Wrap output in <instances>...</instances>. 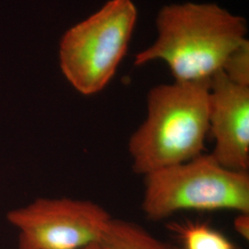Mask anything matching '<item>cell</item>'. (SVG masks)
<instances>
[{
	"instance_id": "obj_2",
	"label": "cell",
	"mask_w": 249,
	"mask_h": 249,
	"mask_svg": "<svg viewBox=\"0 0 249 249\" xmlns=\"http://www.w3.org/2000/svg\"><path fill=\"white\" fill-rule=\"evenodd\" d=\"M210 81L158 85L147 97V115L128 141L136 174L147 176L202 154L209 134Z\"/></svg>"
},
{
	"instance_id": "obj_3",
	"label": "cell",
	"mask_w": 249,
	"mask_h": 249,
	"mask_svg": "<svg viewBox=\"0 0 249 249\" xmlns=\"http://www.w3.org/2000/svg\"><path fill=\"white\" fill-rule=\"evenodd\" d=\"M144 178L142 209L152 221L186 211L249 213V172L228 169L211 153L156 170Z\"/></svg>"
},
{
	"instance_id": "obj_7",
	"label": "cell",
	"mask_w": 249,
	"mask_h": 249,
	"mask_svg": "<svg viewBox=\"0 0 249 249\" xmlns=\"http://www.w3.org/2000/svg\"><path fill=\"white\" fill-rule=\"evenodd\" d=\"M99 243L104 249H179L156 238L137 223L113 217L106 224Z\"/></svg>"
},
{
	"instance_id": "obj_11",
	"label": "cell",
	"mask_w": 249,
	"mask_h": 249,
	"mask_svg": "<svg viewBox=\"0 0 249 249\" xmlns=\"http://www.w3.org/2000/svg\"><path fill=\"white\" fill-rule=\"evenodd\" d=\"M80 249H104V248L102 247V245L99 242H96V243L90 244L89 246H86V247Z\"/></svg>"
},
{
	"instance_id": "obj_10",
	"label": "cell",
	"mask_w": 249,
	"mask_h": 249,
	"mask_svg": "<svg viewBox=\"0 0 249 249\" xmlns=\"http://www.w3.org/2000/svg\"><path fill=\"white\" fill-rule=\"evenodd\" d=\"M234 229L244 239L249 238V213H238L233 222Z\"/></svg>"
},
{
	"instance_id": "obj_8",
	"label": "cell",
	"mask_w": 249,
	"mask_h": 249,
	"mask_svg": "<svg viewBox=\"0 0 249 249\" xmlns=\"http://www.w3.org/2000/svg\"><path fill=\"white\" fill-rule=\"evenodd\" d=\"M170 228L178 234L185 249H235L222 232L205 223H175Z\"/></svg>"
},
{
	"instance_id": "obj_1",
	"label": "cell",
	"mask_w": 249,
	"mask_h": 249,
	"mask_svg": "<svg viewBox=\"0 0 249 249\" xmlns=\"http://www.w3.org/2000/svg\"><path fill=\"white\" fill-rule=\"evenodd\" d=\"M158 38L135 65L166 63L176 81H210L248 39L246 21L215 4L165 6L157 17Z\"/></svg>"
},
{
	"instance_id": "obj_9",
	"label": "cell",
	"mask_w": 249,
	"mask_h": 249,
	"mask_svg": "<svg viewBox=\"0 0 249 249\" xmlns=\"http://www.w3.org/2000/svg\"><path fill=\"white\" fill-rule=\"evenodd\" d=\"M223 74L234 83L249 86V43L247 40L224 64Z\"/></svg>"
},
{
	"instance_id": "obj_4",
	"label": "cell",
	"mask_w": 249,
	"mask_h": 249,
	"mask_svg": "<svg viewBox=\"0 0 249 249\" xmlns=\"http://www.w3.org/2000/svg\"><path fill=\"white\" fill-rule=\"evenodd\" d=\"M137 17L131 0H110L64 36L61 70L80 93L95 94L113 79L127 50Z\"/></svg>"
},
{
	"instance_id": "obj_5",
	"label": "cell",
	"mask_w": 249,
	"mask_h": 249,
	"mask_svg": "<svg viewBox=\"0 0 249 249\" xmlns=\"http://www.w3.org/2000/svg\"><path fill=\"white\" fill-rule=\"evenodd\" d=\"M107 210L90 200L43 197L8 214L18 231V249H80L100 241Z\"/></svg>"
},
{
	"instance_id": "obj_6",
	"label": "cell",
	"mask_w": 249,
	"mask_h": 249,
	"mask_svg": "<svg viewBox=\"0 0 249 249\" xmlns=\"http://www.w3.org/2000/svg\"><path fill=\"white\" fill-rule=\"evenodd\" d=\"M209 133L215 160L228 169L249 172V86L232 82L223 71L210 80Z\"/></svg>"
}]
</instances>
